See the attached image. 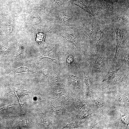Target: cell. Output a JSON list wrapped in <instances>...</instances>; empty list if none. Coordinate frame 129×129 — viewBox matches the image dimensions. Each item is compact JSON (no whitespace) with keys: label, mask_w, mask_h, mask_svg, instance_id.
<instances>
[{"label":"cell","mask_w":129,"mask_h":129,"mask_svg":"<svg viewBox=\"0 0 129 129\" xmlns=\"http://www.w3.org/2000/svg\"><path fill=\"white\" fill-rule=\"evenodd\" d=\"M39 71L41 74L45 75H47L49 71V69L46 67H43L40 68Z\"/></svg>","instance_id":"cell-18"},{"label":"cell","mask_w":129,"mask_h":129,"mask_svg":"<svg viewBox=\"0 0 129 129\" xmlns=\"http://www.w3.org/2000/svg\"><path fill=\"white\" fill-rule=\"evenodd\" d=\"M15 27L14 20L12 17H10L8 21L5 33L6 36H9L12 35L14 32Z\"/></svg>","instance_id":"cell-8"},{"label":"cell","mask_w":129,"mask_h":129,"mask_svg":"<svg viewBox=\"0 0 129 129\" xmlns=\"http://www.w3.org/2000/svg\"><path fill=\"white\" fill-rule=\"evenodd\" d=\"M85 81L88 90H90L91 85L90 77L88 74L86 72H84Z\"/></svg>","instance_id":"cell-14"},{"label":"cell","mask_w":129,"mask_h":129,"mask_svg":"<svg viewBox=\"0 0 129 129\" xmlns=\"http://www.w3.org/2000/svg\"><path fill=\"white\" fill-rule=\"evenodd\" d=\"M100 49L94 63V70L96 72H100L104 70L106 61L105 46H102Z\"/></svg>","instance_id":"cell-2"},{"label":"cell","mask_w":129,"mask_h":129,"mask_svg":"<svg viewBox=\"0 0 129 129\" xmlns=\"http://www.w3.org/2000/svg\"><path fill=\"white\" fill-rule=\"evenodd\" d=\"M104 29L102 28L101 29H98L97 30L95 38L96 43V51L98 52L99 49H100L101 46L102 40L103 31Z\"/></svg>","instance_id":"cell-7"},{"label":"cell","mask_w":129,"mask_h":129,"mask_svg":"<svg viewBox=\"0 0 129 129\" xmlns=\"http://www.w3.org/2000/svg\"><path fill=\"white\" fill-rule=\"evenodd\" d=\"M38 33L37 34L36 41L39 43H44L46 33Z\"/></svg>","instance_id":"cell-16"},{"label":"cell","mask_w":129,"mask_h":129,"mask_svg":"<svg viewBox=\"0 0 129 129\" xmlns=\"http://www.w3.org/2000/svg\"><path fill=\"white\" fill-rule=\"evenodd\" d=\"M93 28L92 24L91 22H89L87 32L86 34V36L87 38L91 42Z\"/></svg>","instance_id":"cell-15"},{"label":"cell","mask_w":129,"mask_h":129,"mask_svg":"<svg viewBox=\"0 0 129 129\" xmlns=\"http://www.w3.org/2000/svg\"><path fill=\"white\" fill-rule=\"evenodd\" d=\"M55 4L57 5H62V2L61 0H53Z\"/></svg>","instance_id":"cell-22"},{"label":"cell","mask_w":129,"mask_h":129,"mask_svg":"<svg viewBox=\"0 0 129 129\" xmlns=\"http://www.w3.org/2000/svg\"><path fill=\"white\" fill-rule=\"evenodd\" d=\"M122 60L126 62H129V54H124L122 57Z\"/></svg>","instance_id":"cell-21"},{"label":"cell","mask_w":129,"mask_h":129,"mask_svg":"<svg viewBox=\"0 0 129 129\" xmlns=\"http://www.w3.org/2000/svg\"><path fill=\"white\" fill-rule=\"evenodd\" d=\"M117 19L119 21L122 22V23L125 25L127 22V20L126 18V15L122 16H116Z\"/></svg>","instance_id":"cell-20"},{"label":"cell","mask_w":129,"mask_h":129,"mask_svg":"<svg viewBox=\"0 0 129 129\" xmlns=\"http://www.w3.org/2000/svg\"><path fill=\"white\" fill-rule=\"evenodd\" d=\"M48 80L49 84L53 88L59 89L64 86L59 78V74L57 72H51Z\"/></svg>","instance_id":"cell-3"},{"label":"cell","mask_w":129,"mask_h":129,"mask_svg":"<svg viewBox=\"0 0 129 129\" xmlns=\"http://www.w3.org/2000/svg\"><path fill=\"white\" fill-rule=\"evenodd\" d=\"M121 66H120L115 71L109 72V70L108 73L105 76L102 82H103L106 81L111 79L113 78L121 69Z\"/></svg>","instance_id":"cell-11"},{"label":"cell","mask_w":129,"mask_h":129,"mask_svg":"<svg viewBox=\"0 0 129 129\" xmlns=\"http://www.w3.org/2000/svg\"><path fill=\"white\" fill-rule=\"evenodd\" d=\"M73 18L71 15L66 14L62 15L58 18V20L59 22L62 23H65L68 22Z\"/></svg>","instance_id":"cell-12"},{"label":"cell","mask_w":129,"mask_h":129,"mask_svg":"<svg viewBox=\"0 0 129 129\" xmlns=\"http://www.w3.org/2000/svg\"><path fill=\"white\" fill-rule=\"evenodd\" d=\"M129 74L121 75L116 77L114 80L113 84L115 85L122 82L127 77Z\"/></svg>","instance_id":"cell-13"},{"label":"cell","mask_w":129,"mask_h":129,"mask_svg":"<svg viewBox=\"0 0 129 129\" xmlns=\"http://www.w3.org/2000/svg\"><path fill=\"white\" fill-rule=\"evenodd\" d=\"M59 52L58 45L56 44L52 49L46 51L41 56L35 58V60L36 61H38L43 59L47 58L51 59L55 63H58L59 62Z\"/></svg>","instance_id":"cell-1"},{"label":"cell","mask_w":129,"mask_h":129,"mask_svg":"<svg viewBox=\"0 0 129 129\" xmlns=\"http://www.w3.org/2000/svg\"><path fill=\"white\" fill-rule=\"evenodd\" d=\"M117 0V1H118V0Z\"/></svg>","instance_id":"cell-25"},{"label":"cell","mask_w":129,"mask_h":129,"mask_svg":"<svg viewBox=\"0 0 129 129\" xmlns=\"http://www.w3.org/2000/svg\"><path fill=\"white\" fill-rule=\"evenodd\" d=\"M101 101H100V100L96 101V103L98 106H99V107L102 106V105H102L103 103H102Z\"/></svg>","instance_id":"cell-23"},{"label":"cell","mask_w":129,"mask_h":129,"mask_svg":"<svg viewBox=\"0 0 129 129\" xmlns=\"http://www.w3.org/2000/svg\"><path fill=\"white\" fill-rule=\"evenodd\" d=\"M25 45L24 40H21L18 44L13 55V58L14 59H18L22 56L25 49Z\"/></svg>","instance_id":"cell-6"},{"label":"cell","mask_w":129,"mask_h":129,"mask_svg":"<svg viewBox=\"0 0 129 129\" xmlns=\"http://www.w3.org/2000/svg\"><path fill=\"white\" fill-rule=\"evenodd\" d=\"M59 37L73 44L76 47H78V42L76 38L72 34L67 33L60 34Z\"/></svg>","instance_id":"cell-5"},{"label":"cell","mask_w":129,"mask_h":129,"mask_svg":"<svg viewBox=\"0 0 129 129\" xmlns=\"http://www.w3.org/2000/svg\"><path fill=\"white\" fill-rule=\"evenodd\" d=\"M28 1H31V0H28Z\"/></svg>","instance_id":"cell-24"},{"label":"cell","mask_w":129,"mask_h":129,"mask_svg":"<svg viewBox=\"0 0 129 129\" xmlns=\"http://www.w3.org/2000/svg\"><path fill=\"white\" fill-rule=\"evenodd\" d=\"M115 31L116 33V44L115 54L113 58V60H115L117 58L120 50L121 48L123 36L121 34L120 32L117 29H116Z\"/></svg>","instance_id":"cell-4"},{"label":"cell","mask_w":129,"mask_h":129,"mask_svg":"<svg viewBox=\"0 0 129 129\" xmlns=\"http://www.w3.org/2000/svg\"><path fill=\"white\" fill-rule=\"evenodd\" d=\"M69 78L74 85L77 86H80V84L79 80L77 76L71 75H69Z\"/></svg>","instance_id":"cell-17"},{"label":"cell","mask_w":129,"mask_h":129,"mask_svg":"<svg viewBox=\"0 0 129 129\" xmlns=\"http://www.w3.org/2000/svg\"><path fill=\"white\" fill-rule=\"evenodd\" d=\"M15 72L16 73H21L25 72H31L35 73L37 74V72L33 68H30L26 66H21L15 69Z\"/></svg>","instance_id":"cell-10"},{"label":"cell","mask_w":129,"mask_h":129,"mask_svg":"<svg viewBox=\"0 0 129 129\" xmlns=\"http://www.w3.org/2000/svg\"><path fill=\"white\" fill-rule=\"evenodd\" d=\"M74 60V57L71 55H69L67 58L66 63L68 65H70L73 62Z\"/></svg>","instance_id":"cell-19"},{"label":"cell","mask_w":129,"mask_h":129,"mask_svg":"<svg viewBox=\"0 0 129 129\" xmlns=\"http://www.w3.org/2000/svg\"><path fill=\"white\" fill-rule=\"evenodd\" d=\"M41 19V16L39 14L32 15L29 17V21L31 24L35 25L40 22Z\"/></svg>","instance_id":"cell-9"}]
</instances>
